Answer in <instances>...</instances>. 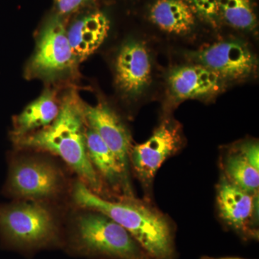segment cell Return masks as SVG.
Instances as JSON below:
<instances>
[{
    "label": "cell",
    "instance_id": "6",
    "mask_svg": "<svg viewBox=\"0 0 259 259\" xmlns=\"http://www.w3.org/2000/svg\"><path fill=\"white\" fill-rule=\"evenodd\" d=\"M77 64L60 15H51L40 30L25 74L29 79L54 81L74 74Z\"/></svg>",
    "mask_w": 259,
    "mask_h": 259
},
{
    "label": "cell",
    "instance_id": "22",
    "mask_svg": "<svg viewBox=\"0 0 259 259\" xmlns=\"http://www.w3.org/2000/svg\"><path fill=\"white\" fill-rule=\"evenodd\" d=\"M199 259H246V258H238V257H212V256H207V255H203V256L201 257V258Z\"/></svg>",
    "mask_w": 259,
    "mask_h": 259
},
{
    "label": "cell",
    "instance_id": "20",
    "mask_svg": "<svg viewBox=\"0 0 259 259\" xmlns=\"http://www.w3.org/2000/svg\"><path fill=\"white\" fill-rule=\"evenodd\" d=\"M233 148L259 170V145L256 141H244Z\"/></svg>",
    "mask_w": 259,
    "mask_h": 259
},
{
    "label": "cell",
    "instance_id": "12",
    "mask_svg": "<svg viewBox=\"0 0 259 259\" xmlns=\"http://www.w3.org/2000/svg\"><path fill=\"white\" fill-rule=\"evenodd\" d=\"M85 138L89 159L105 191L112 192L114 198L135 196L131 177L125 175L115 155L100 136L88 125Z\"/></svg>",
    "mask_w": 259,
    "mask_h": 259
},
{
    "label": "cell",
    "instance_id": "10",
    "mask_svg": "<svg viewBox=\"0 0 259 259\" xmlns=\"http://www.w3.org/2000/svg\"><path fill=\"white\" fill-rule=\"evenodd\" d=\"M83 112L87 125L100 136L115 155L125 175L131 177L129 158L132 137L120 115L102 102L95 105L83 103Z\"/></svg>",
    "mask_w": 259,
    "mask_h": 259
},
{
    "label": "cell",
    "instance_id": "7",
    "mask_svg": "<svg viewBox=\"0 0 259 259\" xmlns=\"http://www.w3.org/2000/svg\"><path fill=\"white\" fill-rule=\"evenodd\" d=\"M184 146L182 125L170 117L160 122L147 141L133 145L130 167L143 187L144 199L152 201L153 181L158 170L167 159L180 152Z\"/></svg>",
    "mask_w": 259,
    "mask_h": 259
},
{
    "label": "cell",
    "instance_id": "19",
    "mask_svg": "<svg viewBox=\"0 0 259 259\" xmlns=\"http://www.w3.org/2000/svg\"><path fill=\"white\" fill-rule=\"evenodd\" d=\"M194 14L198 15L209 25L216 28L221 18L218 0H185Z\"/></svg>",
    "mask_w": 259,
    "mask_h": 259
},
{
    "label": "cell",
    "instance_id": "5",
    "mask_svg": "<svg viewBox=\"0 0 259 259\" xmlns=\"http://www.w3.org/2000/svg\"><path fill=\"white\" fill-rule=\"evenodd\" d=\"M65 177L56 163L42 156L14 155L9 160L3 194L15 200L49 202L65 189Z\"/></svg>",
    "mask_w": 259,
    "mask_h": 259
},
{
    "label": "cell",
    "instance_id": "16",
    "mask_svg": "<svg viewBox=\"0 0 259 259\" xmlns=\"http://www.w3.org/2000/svg\"><path fill=\"white\" fill-rule=\"evenodd\" d=\"M195 15L185 0H156L149 12L156 26L174 35L190 32L195 25Z\"/></svg>",
    "mask_w": 259,
    "mask_h": 259
},
{
    "label": "cell",
    "instance_id": "18",
    "mask_svg": "<svg viewBox=\"0 0 259 259\" xmlns=\"http://www.w3.org/2000/svg\"><path fill=\"white\" fill-rule=\"evenodd\" d=\"M220 17L233 28L252 30L256 25V17L251 0H218Z\"/></svg>",
    "mask_w": 259,
    "mask_h": 259
},
{
    "label": "cell",
    "instance_id": "8",
    "mask_svg": "<svg viewBox=\"0 0 259 259\" xmlns=\"http://www.w3.org/2000/svg\"><path fill=\"white\" fill-rule=\"evenodd\" d=\"M190 58L205 66L226 81H239L250 77L258 69L256 56L239 40H226L191 53Z\"/></svg>",
    "mask_w": 259,
    "mask_h": 259
},
{
    "label": "cell",
    "instance_id": "1",
    "mask_svg": "<svg viewBox=\"0 0 259 259\" xmlns=\"http://www.w3.org/2000/svg\"><path fill=\"white\" fill-rule=\"evenodd\" d=\"M71 197L79 208L103 213L123 227L153 259L177 258L176 227L152 201L136 196L105 198L79 180L73 186Z\"/></svg>",
    "mask_w": 259,
    "mask_h": 259
},
{
    "label": "cell",
    "instance_id": "9",
    "mask_svg": "<svg viewBox=\"0 0 259 259\" xmlns=\"http://www.w3.org/2000/svg\"><path fill=\"white\" fill-rule=\"evenodd\" d=\"M216 203L218 215L243 239H256L258 196L242 190L229 182L223 174L217 185Z\"/></svg>",
    "mask_w": 259,
    "mask_h": 259
},
{
    "label": "cell",
    "instance_id": "2",
    "mask_svg": "<svg viewBox=\"0 0 259 259\" xmlns=\"http://www.w3.org/2000/svg\"><path fill=\"white\" fill-rule=\"evenodd\" d=\"M87 125L83 103L76 92L70 91L61 102L60 112L47 127L13 141L20 150H34L59 156L82 183L101 197L105 189L89 159Z\"/></svg>",
    "mask_w": 259,
    "mask_h": 259
},
{
    "label": "cell",
    "instance_id": "21",
    "mask_svg": "<svg viewBox=\"0 0 259 259\" xmlns=\"http://www.w3.org/2000/svg\"><path fill=\"white\" fill-rule=\"evenodd\" d=\"M93 0H55L58 14L68 15L76 13L91 3Z\"/></svg>",
    "mask_w": 259,
    "mask_h": 259
},
{
    "label": "cell",
    "instance_id": "3",
    "mask_svg": "<svg viewBox=\"0 0 259 259\" xmlns=\"http://www.w3.org/2000/svg\"><path fill=\"white\" fill-rule=\"evenodd\" d=\"M62 248L89 259H153L123 227L89 209L74 213L64 231Z\"/></svg>",
    "mask_w": 259,
    "mask_h": 259
},
{
    "label": "cell",
    "instance_id": "13",
    "mask_svg": "<svg viewBox=\"0 0 259 259\" xmlns=\"http://www.w3.org/2000/svg\"><path fill=\"white\" fill-rule=\"evenodd\" d=\"M225 84L217 74L196 63L175 68L168 76L170 95L177 102L214 96Z\"/></svg>",
    "mask_w": 259,
    "mask_h": 259
},
{
    "label": "cell",
    "instance_id": "4",
    "mask_svg": "<svg viewBox=\"0 0 259 259\" xmlns=\"http://www.w3.org/2000/svg\"><path fill=\"white\" fill-rule=\"evenodd\" d=\"M64 231L48 202L15 200L0 204L2 248L32 255L39 250L62 248Z\"/></svg>",
    "mask_w": 259,
    "mask_h": 259
},
{
    "label": "cell",
    "instance_id": "11",
    "mask_svg": "<svg viewBox=\"0 0 259 259\" xmlns=\"http://www.w3.org/2000/svg\"><path fill=\"white\" fill-rule=\"evenodd\" d=\"M151 56L144 42H125L115 61V81L121 93L132 99L141 96L151 83Z\"/></svg>",
    "mask_w": 259,
    "mask_h": 259
},
{
    "label": "cell",
    "instance_id": "14",
    "mask_svg": "<svg viewBox=\"0 0 259 259\" xmlns=\"http://www.w3.org/2000/svg\"><path fill=\"white\" fill-rule=\"evenodd\" d=\"M110 29V19L101 11L88 13L71 24L67 30V36L78 64L86 60L101 47Z\"/></svg>",
    "mask_w": 259,
    "mask_h": 259
},
{
    "label": "cell",
    "instance_id": "15",
    "mask_svg": "<svg viewBox=\"0 0 259 259\" xmlns=\"http://www.w3.org/2000/svg\"><path fill=\"white\" fill-rule=\"evenodd\" d=\"M61 102L55 90L47 89L40 96L25 107L13 120L12 141L44 128L56 120L60 112Z\"/></svg>",
    "mask_w": 259,
    "mask_h": 259
},
{
    "label": "cell",
    "instance_id": "17",
    "mask_svg": "<svg viewBox=\"0 0 259 259\" xmlns=\"http://www.w3.org/2000/svg\"><path fill=\"white\" fill-rule=\"evenodd\" d=\"M222 174L232 184L253 196H258L259 170L232 148L221 161Z\"/></svg>",
    "mask_w": 259,
    "mask_h": 259
}]
</instances>
